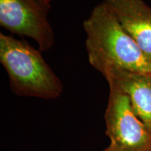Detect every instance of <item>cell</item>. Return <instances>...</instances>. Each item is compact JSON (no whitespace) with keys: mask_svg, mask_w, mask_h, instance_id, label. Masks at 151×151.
<instances>
[{"mask_svg":"<svg viewBox=\"0 0 151 151\" xmlns=\"http://www.w3.org/2000/svg\"><path fill=\"white\" fill-rule=\"evenodd\" d=\"M83 28L88 60L103 76L113 69L151 76V62L104 0L92 9Z\"/></svg>","mask_w":151,"mask_h":151,"instance_id":"1","label":"cell"},{"mask_svg":"<svg viewBox=\"0 0 151 151\" xmlns=\"http://www.w3.org/2000/svg\"><path fill=\"white\" fill-rule=\"evenodd\" d=\"M41 52L27 41L0 34V62L12 92L20 97L58 99L63 85Z\"/></svg>","mask_w":151,"mask_h":151,"instance_id":"2","label":"cell"},{"mask_svg":"<svg viewBox=\"0 0 151 151\" xmlns=\"http://www.w3.org/2000/svg\"><path fill=\"white\" fill-rule=\"evenodd\" d=\"M106 109V134L111 151H151V133L132 109L129 98L109 86Z\"/></svg>","mask_w":151,"mask_h":151,"instance_id":"3","label":"cell"},{"mask_svg":"<svg viewBox=\"0 0 151 151\" xmlns=\"http://www.w3.org/2000/svg\"><path fill=\"white\" fill-rule=\"evenodd\" d=\"M50 4L39 0H0V25L11 33L29 37L47 51L55 42L48 20Z\"/></svg>","mask_w":151,"mask_h":151,"instance_id":"4","label":"cell"},{"mask_svg":"<svg viewBox=\"0 0 151 151\" xmlns=\"http://www.w3.org/2000/svg\"><path fill=\"white\" fill-rule=\"evenodd\" d=\"M151 62V7L143 0H104Z\"/></svg>","mask_w":151,"mask_h":151,"instance_id":"5","label":"cell"},{"mask_svg":"<svg viewBox=\"0 0 151 151\" xmlns=\"http://www.w3.org/2000/svg\"><path fill=\"white\" fill-rule=\"evenodd\" d=\"M104 76L109 86L127 96L137 116L151 133V76L113 69Z\"/></svg>","mask_w":151,"mask_h":151,"instance_id":"6","label":"cell"},{"mask_svg":"<svg viewBox=\"0 0 151 151\" xmlns=\"http://www.w3.org/2000/svg\"><path fill=\"white\" fill-rule=\"evenodd\" d=\"M43 4H50V2L52 1V0H39Z\"/></svg>","mask_w":151,"mask_h":151,"instance_id":"7","label":"cell"},{"mask_svg":"<svg viewBox=\"0 0 151 151\" xmlns=\"http://www.w3.org/2000/svg\"><path fill=\"white\" fill-rule=\"evenodd\" d=\"M102 151H111V150L110 149V148H109V147L108 146L106 148L104 149V150H102Z\"/></svg>","mask_w":151,"mask_h":151,"instance_id":"8","label":"cell"}]
</instances>
